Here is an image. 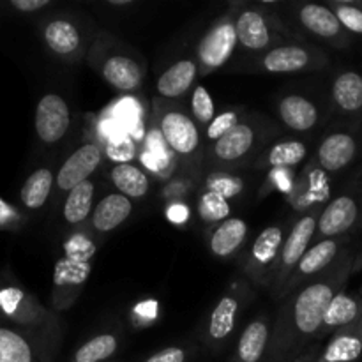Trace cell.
<instances>
[{"label": "cell", "mask_w": 362, "mask_h": 362, "mask_svg": "<svg viewBox=\"0 0 362 362\" xmlns=\"http://www.w3.org/2000/svg\"><path fill=\"white\" fill-rule=\"evenodd\" d=\"M350 272L346 253L317 278L286 297L272 324L271 345L265 362H293L317 345L325 311L341 292Z\"/></svg>", "instance_id": "obj_1"}, {"label": "cell", "mask_w": 362, "mask_h": 362, "mask_svg": "<svg viewBox=\"0 0 362 362\" xmlns=\"http://www.w3.org/2000/svg\"><path fill=\"white\" fill-rule=\"evenodd\" d=\"M279 131L272 120L260 113H246L244 120L237 124L230 133L219 138L216 144L205 147L204 165L211 172H232L239 166L257 161L262 152L269 147V141Z\"/></svg>", "instance_id": "obj_2"}, {"label": "cell", "mask_w": 362, "mask_h": 362, "mask_svg": "<svg viewBox=\"0 0 362 362\" xmlns=\"http://www.w3.org/2000/svg\"><path fill=\"white\" fill-rule=\"evenodd\" d=\"M87 59L103 80L119 92H134L145 80V62L131 46L101 32L88 48Z\"/></svg>", "instance_id": "obj_3"}, {"label": "cell", "mask_w": 362, "mask_h": 362, "mask_svg": "<svg viewBox=\"0 0 362 362\" xmlns=\"http://www.w3.org/2000/svg\"><path fill=\"white\" fill-rule=\"evenodd\" d=\"M95 251L98 247L85 233H74L66 244V253L57 260L53 271L52 303L55 311H66L81 296L90 276Z\"/></svg>", "instance_id": "obj_4"}, {"label": "cell", "mask_w": 362, "mask_h": 362, "mask_svg": "<svg viewBox=\"0 0 362 362\" xmlns=\"http://www.w3.org/2000/svg\"><path fill=\"white\" fill-rule=\"evenodd\" d=\"M156 122L163 140L182 165L194 166L204 161V138L202 127L191 113L179 105H166L158 101L154 106Z\"/></svg>", "instance_id": "obj_5"}, {"label": "cell", "mask_w": 362, "mask_h": 362, "mask_svg": "<svg viewBox=\"0 0 362 362\" xmlns=\"http://www.w3.org/2000/svg\"><path fill=\"white\" fill-rule=\"evenodd\" d=\"M233 16H235L239 46L255 57L264 55L274 46L288 42V39L292 37L285 23L267 9V4L240 6Z\"/></svg>", "instance_id": "obj_6"}, {"label": "cell", "mask_w": 362, "mask_h": 362, "mask_svg": "<svg viewBox=\"0 0 362 362\" xmlns=\"http://www.w3.org/2000/svg\"><path fill=\"white\" fill-rule=\"evenodd\" d=\"M322 209H311L306 214L297 218L293 225L290 226L288 233H286L285 244L281 247V255H279L278 267H276L274 278L271 283V293L274 299H278L281 290L285 288L286 281L290 279L292 272L296 271L297 264L300 258L306 255L311 244L315 243V233H317L318 218H320Z\"/></svg>", "instance_id": "obj_7"}, {"label": "cell", "mask_w": 362, "mask_h": 362, "mask_svg": "<svg viewBox=\"0 0 362 362\" xmlns=\"http://www.w3.org/2000/svg\"><path fill=\"white\" fill-rule=\"evenodd\" d=\"M325 64H327V55L322 53L317 46L288 41L274 46L258 57L257 64L250 69L267 74H293L320 69Z\"/></svg>", "instance_id": "obj_8"}, {"label": "cell", "mask_w": 362, "mask_h": 362, "mask_svg": "<svg viewBox=\"0 0 362 362\" xmlns=\"http://www.w3.org/2000/svg\"><path fill=\"white\" fill-rule=\"evenodd\" d=\"M286 226L271 225L262 230L251 244L244 260V274L258 286L271 288L276 267H278L281 247L286 239Z\"/></svg>", "instance_id": "obj_9"}, {"label": "cell", "mask_w": 362, "mask_h": 362, "mask_svg": "<svg viewBox=\"0 0 362 362\" xmlns=\"http://www.w3.org/2000/svg\"><path fill=\"white\" fill-rule=\"evenodd\" d=\"M239 39L235 30V16L233 13H228L216 20L198 42L197 64L202 76L225 67L235 53Z\"/></svg>", "instance_id": "obj_10"}, {"label": "cell", "mask_w": 362, "mask_h": 362, "mask_svg": "<svg viewBox=\"0 0 362 362\" xmlns=\"http://www.w3.org/2000/svg\"><path fill=\"white\" fill-rule=\"evenodd\" d=\"M341 246H343V239H324V240H317V243L311 244L310 250L306 251L300 262L297 264L296 271L292 272L290 279L286 281L285 288L281 290L278 299L285 300L286 297L292 296L296 290H299L300 286L306 285L310 279L317 278L320 276L322 272L327 271L339 257H341Z\"/></svg>", "instance_id": "obj_11"}, {"label": "cell", "mask_w": 362, "mask_h": 362, "mask_svg": "<svg viewBox=\"0 0 362 362\" xmlns=\"http://www.w3.org/2000/svg\"><path fill=\"white\" fill-rule=\"evenodd\" d=\"M42 39L49 52L66 62H80L88 53L85 32L69 16L49 18L42 27Z\"/></svg>", "instance_id": "obj_12"}, {"label": "cell", "mask_w": 362, "mask_h": 362, "mask_svg": "<svg viewBox=\"0 0 362 362\" xmlns=\"http://www.w3.org/2000/svg\"><path fill=\"white\" fill-rule=\"evenodd\" d=\"M35 134L46 145H55L66 138L71 129V110L62 95L49 92L35 106Z\"/></svg>", "instance_id": "obj_13"}, {"label": "cell", "mask_w": 362, "mask_h": 362, "mask_svg": "<svg viewBox=\"0 0 362 362\" xmlns=\"http://www.w3.org/2000/svg\"><path fill=\"white\" fill-rule=\"evenodd\" d=\"M103 148L95 141L81 144L74 152L67 156L66 161L59 168L57 173L55 186L59 193H69L80 184L90 180L92 173H95L101 166Z\"/></svg>", "instance_id": "obj_14"}, {"label": "cell", "mask_w": 362, "mask_h": 362, "mask_svg": "<svg viewBox=\"0 0 362 362\" xmlns=\"http://www.w3.org/2000/svg\"><path fill=\"white\" fill-rule=\"evenodd\" d=\"M359 218L361 204L354 194L343 193L332 198L325 207H322L315 243L324 239H339L357 225Z\"/></svg>", "instance_id": "obj_15"}, {"label": "cell", "mask_w": 362, "mask_h": 362, "mask_svg": "<svg viewBox=\"0 0 362 362\" xmlns=\"http://www.w3.org/2000/svg\"><path fill=\"white\" fill-rule=\"evenodd\" d=\"M0 308L6 317H9L21 327L34 329L48 327L45 324L57 325L52 313H48L34 297L16 286H6L0 290Z\"/></svg>", "instance_id": "obj_16"}, {"label": "cell", "mask_w": 362, "mask_h": 362, "mask_svg": "<svg viewBox=\"0 0 362 362\" xmlns=\"http://www.w3.org/2000/svg\"><path fill=\"white\" fill-rule=\"evenodd\" d=\"M293 16L297 18V23L303 27V30L315 39L327 41L331 45H341L339 41L343 39L345 28L327 4H297Z\"/></svg>", "instance_id": "obj_17"}, {"label": "cell", "mask_w": 362, "mask_h": 362, "mask_svg": "<svg viewBox=\"0 0 362 362\" xmlns=\"http://www.w3.org/2000/svg\"><path fill=\"white\" fill-rule=\"evenodd\" d=\"M240 311V300L235 293H225L216 303L211 311L207 327H205V346L211 350H221L228 343L233 329H235L237 317Z\"/></svg>", "instance_id": "obj_18"}, {"label": "cell", "mask_w": 362, "mask_h": 362, "mask_svg": "<svg viewBox=\"0 0 362 362\" xmlns=\"http://www.w3.org/2000/svg\"><path fill=\"white\" fill-rule=\"evenodd\" d=\"M279 120L293 133H310L320 124V110L317 103L303 94H286L276 105Z\"/></svg>", "instance_id": "obj_19"}, {"label": "cell", "mask_w": 362, "mask_h": 362, "mask_svg": "<svg viewBox=\"0 0 362 362\" xmlns=\"http://www.w3.org/2000/svg\"><path fill=\"white\" fill-rule=\"evenodd\" d=\"M357 154L356 138L345 131L329 133L318 145L313 161L325 173H338L354 161Z\"/></svg>", "instance_id": "obj_20"}, {"label": "cell", "mask_w": 362, "mask_h": 362, "mask_svg": "<svg viewBox=\"0 0 362 362\" xmlns=\"http://www.w3.org/2000/svg\"><path fill=\"white\" fill-rule=\"evenodd\" d=\"M272 324L269 315H260L246 325L239 336L230 362H265L271 345Z\"/></svg>", "instance_id": "obj_21"}, {"label": "cell", "mask_w": 362, "mask_h": 362, "mask_svg": "<svg viewBox=\"0 0 362 362\" xmlns=\"http://www.w3.org/2000/svg\"><path fill=\"white\" fill-rule=\"evenodd\" d=\"M310 154V145L300 138H279L269 145L260 158L255 161L257 170H272V172H288L299 166Z\"/></svg>", "instance_id": "obj_22"}, {"label": "cell", "mask_w": 362, "mask_h": 362, "mask_svg": "<svg viewBox=\"0 0 362 362\" xmlns=\"http://www.w3.org/2000/svg\"><path fill=\"white\" fill-rule=\"evenodd\" d=\"M200 76L197 59H180L166 67L158 78V94L163 101H175L184 98L194 88V81Z\"/></svg>", "instance_id": "obj_23"}, {"label": "cell", "mask_w": 362, "mask_h": 362, "mask_svg": "<svg viewBox=\"0 0 362 362\" xmlns=\"http://www.w3.org/2000/svg\"><path fill=\"white\" fill-rule=\"evenodd\" d=\"M133 202L120 193H110L95 204L90 216V230L99 235L113 232L129 219Z\"/></svg>", "instance_id": "obj_24"}, {"label": "cell", "mask_w": 362, "mask_h": 362, "mask_svg": "<svg viewBox=\"0 0 362 362\" xmlns=\"http://www.w3.org/2000/svg\"><path fill=\"white\" fill-rule=\"evenodd\" d=\"M53 357L46 354L37 343H32L14 329L0 327V362H52Z\"/></svg>", "instance_id": "obj_25"}, {"label": "cell", "mask_w": 362, "mask_h": 362, "mask_svg": "<svg viewBox=\"0 0 362 362\" xmlns=\"http://www.w3.org/2000/svg\"><path fill=\"white\" fill-rule=\"evenodd\" d=\"M247 237V223L240 218H228L214 226L209 235V250L218 258H230L243 247Z\"/></svg>", "instance_id": "obj_26"}, {"label": "cell", "mask_w": 362, "mask_h": 362, "mask_svg": "<svg viewBox=\"0 0 362 362\" xmlns=\"http://www.w3.org/2000/svg\"><path fill=\"white\" fill-rule=\"evenodd\" d=\"M110 180L115 186L117 193L124 194L129 200H141L151 191V179L144 168L133 163L120 161L110 170Z\"/></svg>", "instance_id": "obj_27"}, {"label": "cell", "mask_w": 362, "mask_h": 362, "mask_svg": "<svg viewBox=\"0 0 362 362\" xmlns=\"http://www.w3.org/2000/svg\"><path fill=\"white\" fill-rule=\"evenodd\" d=\"M361 315V304L359 300L354 299L352 296L345 292H339L334 299L329 304L327 311H325L324 324H322L320 334L318 339H324L325 336L331 334V332L343 331V329H349L350 325H354L357 322Z\"/></svg>", "instance_id": "obj_28"}, {"label": "cell", "mask_w": 362, "mask_h": 362, "mask_svg": "<svg viewBox=\"0 0 362 362\" xmlns=\"http://www.w3.org/2000/svg\"><path fill=\"white\" fill-rule=\"evenodd\" d=\"M94 197H95V182L87 180L80 184L74 189L66 194L62 204V218L69 226L83 225L87 219H90L94 212Z\"/></svg>", "instance_id": "obj_29"}, {"label": "cell", "mask_w": 362, "mask_h": 362, "mask_svg": "<svg viewBox=\"0 0 362 362\" xmlns=\"http://www.w3.org/2000/svg\"><path fill=\"white\" fill-rule=\"evenodd\" d=\"M362 356V336L352 327L336 332L325 345L317 362H359Z\"/></svg>", "instance_id": "obj_30"}, {"label": "cell", "mask_w": 362, "mask_h": 362, "mask_svg": "<svg viewBox=\"0 0 362 362\" xmlns=\"http://www.w3.org/2000/svg\"><path fill=\"white\" fill-rule=\"evenodd\" d=\"M53 186H55V177L53 172L46 166L37 168L34 173L27 177L20 191V200L28 211H39L45 207L46 202L52 197Z\"/></svg>", "instance_id": "obj_31"}, {"label": "cell", "mask_w": 362, "mask_h": 362, "mask_svg": "<svg viewBox=\"0 0 362 362\" xmlns=\"http://www.w3.org/2000/svg\"><path fill=\"white\" fill-rule=\"evenodd\" d=\"M332 101L338 110L356 113L362 110V76L356 71H345L332 81Z\"/></svg>", "instance_id": "obj_32"}, {"label": "cell", "mask_w": 362, "mask_h": 362, "mask_svg": "<svg viewBox=\"0 0 362 362\" xmlns=\"http://www.w3.org/2000/svg\"><path fill=\"white\" fill-rule=\"evenodd\" d=\"M117 350H119V338L112 332H103L78 346L71 362H106L115 356Z\"/></svg>", "instance_id": "obj_33"}, {"label": "cell", "mask_w": 362, "mask_h": 362, "mask_svg": "<svg viewBox=\"0 0 362 362\" xmlns=\"http://www.w3.org/2000/svg\"><path fill=\"white\" fill-rule=\"evenodd\" d=\"M244 117H246V112L243 108H225L223 112H219L214 120L205 127V144H216L219 138L230 133L237 124L243 122Z\"/></svg>", "instance_id": "obj_34"}, {"label": "cell", "mask_w": 362, "mask_h": 362, "mask_svg": "<svg viewBox=\"0 0 362 362\" xmlns=\"http://www.w3.org/2000/svg\"><path fill=\"white\" fill-rule=\"evenodd\" d=\"M230 212H232V207H230L228 200H225L219 194L204 189V193L198 198V214L205 223L219 225V223L230 218Z\"/></svg>", "instance_id": "obj_35"}, {"label": "cell", "mask_w": 362, "mask_h": 362, "mask_svg": "<svg viewBox=\"0 0 362 362\" xmlns=\"http://www.w3.org/2000/svg\"><path fill=\"white\" fill-rule=\"evenodd\" d=\"M205 189L219 194L225 200H232L244 191V180L232 172H211L205 179Z\"/></svg>", "instance_id": "obj_36"}, {"label": "cell", "mask_w": 362, "mask_h": 362, "mask_svg": "<svg viewBox=\"0 0 362 362\" xmlns=\"http://www.w3.org/2000/svg\"><path fill=\"white\" fill-rule=\"evenodd\" d=\"M189 106L193 119L197 120V124H200V127H204V129L214 120V117L218 115V113H216L214 99H212L211 92H209L204 85H197V87L191 90Z\"/></svg>", "instance_id": "obj_37"}, {"label": "cell", "mask_w": 362, "mask_h": 362, "mask_svg": "<svg viewBox=\"0 0 362 362\" xmlns=\"http://www.w3.org/2000/svg\"><path fill=\"white\" fill-rule=\"evenodd\" d=\"M336 13L338 20L341 21L343 28L354 32V34H362V9L356 2H343V0H334L327 4Z\"/></svg>", "instance_id": "obj_38"}, {"label": "cell", "mask_w": 362, "mask_h": 362, "mask_svg": "<svg viewBox=\"0 0 362 362\" xmlns=\"http://www.w3.org/2000/svg\"><path fill=\"white\" fill-rule=\"evenodd\" d=\"M187 352L180 346H168V349H163L159 352L152 354L151 357H147L145 362H186Z\"/></svg>", "instance_id": "obj_39"}, {"label": "cell", "mask_w": 362, "mask_h": 362, "mask_svg": "<svg viewBox=\"0 0 362 362\" xmlns=\"http://www.w3.org/2000/svg\"><path fill=\"white\" fill-rule=\"evenodd\" d=\"M11 6L20 13H35L52 6V0H11Z\"/></svg>", "instance_id": "obj_40"}, {"label": "cell", "mask_w": 362, "mask_h": 362, "mask_svg": "<svg viewBox=\"0 0 362 362\" xmlns=\"http://www.w3.org/2000/svg\"><path fill=\"white\" fill-rule=\"evenodd\" d=\"M166 218H168L173 225H182V223H186V219L189 218V209L184 204H180V202H175V204H172L166 209Z\"/></svg>", "instance_id": "obj_41"}, {"label": "cell", "mask_w": 362, "mask_h": 362, "mask_svg": "<svg viewBox=\"0 0 362 362\" xmlns=\"http://www.w3.org/2000/svg\"><path fill=\"white\" fill-rule=\"evenodd\" d=\"M16 219H18L16 211L0 198V228H9L11 225L16 223Z\"/></svg>", "instance_id": "obj_42"}, {"label": "cell", "mask_w": 362, "mask_h": 362, "mask_svg": "<svg viewBox=\"0 0 362 362\" xmlns=\"http://www.w3.org/2000/svg\"><path fill=\"white\" fill-rule=\"evenodd\" d=\"M318 356H320V354H318V346L315 345V346H311V349L308 350L304 356H300L299 359H296L293 362H317Z\"/></svg>", "instance_id": "obj_43"}, {"label": "cell", "mask_w": 362, "mask_h": 362, "mask_svg": "<svg viewBox=\"0 0 362 362\" xmlns=\"http://www.w3.org/2000/svg\"><path fill=\"white\" fill-rule=\"evenodd\" d=\"M108 6H112V7H127V6H133V0H108Z\"/></svg>", "instance_id": "obj_44"}, {"label": "cell", "mask_w": 362, "mask_h": 362, "mask_svg": "<svg viewBox=\"0 0 362 362\" xmlns=\"http://www.w3.org/2000/svg\"><path fill=\"white\" fill-rule=\"evenodd\" d=\"M359 334H361V336H362V325H361V332H359Z\"/></svg>", "instance_id": "obj_45"}, {"label": "cell", "mask_w": 362, "mask_h": 362, "mask_svg": "<svg viewBox=\"0 0 362 362\" xmlns=\"http://www.w3.org/2000/svg\"><path fill=\"white\" fill-rule=\"evenodd\" d=\"M0 311H2V308H0Z\"/></svg>", "instance_id": "obj_46"}, {"label": "cell", "mask_w": 362, "mask_h": 362, "mask_svg": "<svg viewBox=\"0 0 362 362\" xmlns=\"http://www.w3.org/2000/svg\"><path fill=\"white\" fill-rule=\"evenodd\" d=\"M110 362H112V361H110Z\"/></svg>", "instance_id": "obj_47"}]
</instances>
